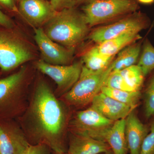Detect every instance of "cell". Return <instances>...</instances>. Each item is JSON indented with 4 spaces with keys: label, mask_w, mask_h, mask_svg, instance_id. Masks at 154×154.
<instances>
[{
    "label": "cell",
    "mask_w": 154,
    "mask_h": 154,
    "mask_svg": "<svg viewBox=\"0 0 154 154\" xmlns=\"http://www.w3.org/2000/svg\"><path fill=\"white\" fill-rule=\"evenodd\" d=\"M125 119L114 122L111 126L101 131L96 139L106 143L113 154H126L128 147L125 131Z\"/></svg>",
    "instance_id": "cell-16"
},
{
    "label": "cell",
    "mask_w": 154,
    "mask_h": 154,
    "mask_svg": "<svg viewBox=\"0 0 154 154\" xmlns=\"http://www.w3.org/2000/svg\"><path fill=\"white\" fill-rule=\"evenodd\" d=\"M0 25L8 28H13L15 26V23L8 15L5 14L0 8Z\"/></svg>",
    "instance_id": "cell-28"
},
{
    "label": "cell",
    "mask_w": 154,
    "mask_h": 154,
    "mask_svg": "<svg viewBox=\"0 0 154 154\" xmlns=\"http://www.w3.org/2000/svg\"><path fill=\"white\" fill-rule=\"evenodd\" d=\"M137 2L142 5H151L154 3V0H137Z\"/></svg>",
    "instance_id": "cell-31"
},
{
    "label": "cell",
    "mask_w": 154,
    "mask_h": 154,
    "mask_svg": "<svg viewBox=\"0 0 154 154\" xmlns=\"http://www.w3.org/2000/svg\"><path fill=\"white\" fill-rule=\"evenodd\" d=\"M139 154H154V119L151 122L149 132L144 140Z\"/></svg>",
    "instance_id": "cell-25"
},
{
    "label": "cell",
    "mask_w": 154,
    "mask_h": 154,
    "mask_svg": "<svg viewBox=\"0 0 154 154\" xmlns=\"http://www.w3.org/2000/svg\"><path fill=\"white\" fill-rule=\"evenodd\" d=\"M30 145L14 119H0V154H22Z\"/></svg>",
    "instance_id": "cell-10"
},
{
    "label": "cell",
    "mask_w": 154,
    "mask_h": 154,
    "mask_svg": "<svg viewBox=\"0 0 154 154\" xmlns=\"http://www.w3.org/2000/svg\"><path fill=\"white\" fill-rule=\"evenodd\" d=\"M114 122L105 118L91 107L77 112L72 121V132L96 139L99 134L111 126Z\"/></svg>",
    "instance_id": "cell-11"
},
{
    "label": "cell",
    "mask_w": 154,
    "mask_h": 154,
    "mask_svg": "<svg viewBox=\"0 0 154 154\" xmlns=\"http://www.w3.org/2000/svg\"><path fill=\"white\" fill-rule=\"evenodd\" d=\"M137 65L146 76L154 70V47L148 38H144Z\"/></svg>",
    "instance_id": "cell-21"
},
{
    "label": "cell",
    "mask_w": 154,
    "mask_h": 154,
    "mask_svg": "<svg viewBox=\"0 0 154 154\" xmlns=\"http://www.w3.org/2000/svg\"><path fill=\"white\" fill-rule=\"evenodd\" d=\"M34 39L40 51L41 60L45 62L54 65H68L71 63L74 50L53 41L43 28H34Z\"/></svg>",
    "instance_id": "cell-9"
},
{
    "label": "cell",
    "mask_w": 154,
    "mask_h": 154,
    "mask_svg": "<svg viewBox=\"0 0 154 154\" xmlns=\"http://www.w3.org/2000/svg\"><path fill=\"white\" fill-rule=\"evenodd\" d=\"M70 0H51L50 3L56 11H58L68 8Z\"/></svg>",
    "instance_id": "cell-29"
},
{
    "label": "cell",
    "mask_w": 154,
    "mask_h": 154,
    "mask_svg": "<svg viewBox=\"0 0 154 154\" xmlns=\"http://www.w3.org/2000/svg\"><path fill=\"white\" fill-rule=\"evenodd\" d=\"M2 73V71L1 70V69H0V75L1 74V73Z\"/></svg>",
    "instance_id": "cell-33"
},
{
    "label": "cell",
    "mask_w": 154,
    "mask_h": 154,
    "mask_svg": "<svg viewBox=\"0 0 154 154\" xmlns=\"http://www.w3.org/2000/svg\"><path fill=\"white\" fill-rule=\"evenodd\" d=\"M26 68L0 79V119H14L20 114Z\"/></svg>",
    "instance_id": "cell-6"
},
{
    "label": "cell",
    "mask_w": 154,
    "mask_h": 154,
    "mask_svg": "<svg viewBox=\"0 0 154 154\" xmlns=\"http://www.w3.org/2000/svg\"><path fill=\"white\" fill-rule=\"evenodd\" d=\"M144 39L140 40L127 46L118 53L117 57L113 61V71L122 70L136 65L141 51Z\"/></svg>",
    "instance_id": "cell-18"
},
{
    "label": "cell",
    "mask_w": 154,
    "mask_h": 154,
    "mask_svg": "<svg viewBox=\"0 0 154 154\" xmlns=\"http://www.w3.org/2000/svg\"><path fill=\"white\" fill-rule=\"evenodd\" d=\"M91 107L105 118L113 121L126 118L134 109L102 92L94 97Z\"/></svg>",
    "instance_id": "cell-13"
},
{
    "label": "cell",
    "mask_w": 154,
    "mask_h": 154,
    "mask_svg": "<svg viewBox=\"0 0 154 154\" xmlns=\"http://www.w3.org/2000/svg\"><path fill=\"white\" fill-rule=\"evenodd\" d=\"M127 85L133 91H141L145 76L137 65L119 71Z\"/></svg>",
    "instance_id": "cell-22"
},
{
    "label": "cell",
    "mask_w": 154,
    "mask_h": 154,
    "mask_svg": "<svg viewBox=\"0 0 154 154\" xmlns=\"http://www.w3.org/2000/svg\"><path fill=\"white\" fill-rule=\"evenodd\" d=\"M139 9L137 0H90L82 11L91 27L115 22Z\"/></svg>",
    "instance_id": "cell-3"
},
{
    "label": "cell",
    "mask_w": 154,
    "mask_h": 154,
    "mask_svg": "<svg viewBox=\"0 0 154 154\" xmlns=\"http://www.w3.org/2000/svg\"><path fill=\"white\" fill-rule=\"evenodd\" d=\"M19 14L34 28H42L57 11L47 0H19Z\"/></svg>",
    "instance_id": "cell-12"
},
{
    "label": "cell",
    "mask_w": 154,
    "mask_h": 154,
    "mask_svg": "<svg viewBox=\"0 0 154 154\" xmlns=\"http://www.w3.org/2000/svg\"><path fill=\"white\" fill-rule=\"evenodd\" d=\"M144 111L145 117H154V73L149 79L143 95Z\"/></svg>",
    "instance_id": "cell-23"
},
{
    "label": "cell",
    "mask_w": 154,
    "mask_h": 154,
    "mask_svg": "<svg viewBox=\"0 0 154 154\" xmlns=\"http://www.w3.org/2000/svg\"><path fill=\"white\" fill-rule=\"evenodd\" d=\"M101 92L133 109L137 106L141 96V91H122L105 86L102 88Z\"/></svg>",
    "instance_id": "cell-20"
},
{
    "label": "cell",
    "mask_w": 154,
    "mask_h": 154,
    "mask_svg": "<svg viewBox=\"0 0 154 154\" xmlns=\"http://www.w3.org/2000/svg\"><path fill=\"white\" fill-rule=\"evenodd\" d=\"M44 26L45 33L50 39L74 50L90 33L84 13L77 8L57 11Z\"/></svg>",
    "instance_id": "cell-2"
},
{
    "label": "cell",
    "mask_w": 154,
    "mask_h": 154,
    "mask_svg": "<svg viewBox=\"0 0 154 154\" xmlns=\"http://www.w3.org/2000/svg\"><path fill=\"white\" fill-rule=\"evenodd\" d=\"M51 149L44 143L30 144L22 154H52Z\"/></svg>",
    "instance_id": "cell-26"
},
{
    "label": "cell",
    "mask_w": 154,
    "mask_h": 154,
    "mask_svg": "<svg viewBox=\"0 0 154 154\" xmlns=\"http://www.w3.org/2000/svg\"><path fill=\"white\" fill-rule=\"evenodd\" d=\"M90 0H70L68 8H77L82 4H85Z\"/></svg>",
    "instance_id": "cell-30"
},
{
    "label": "cell",
    "mask_w": 154,
    "mask_h": 154,
    "mask_svg": "<svg viewBox=\"0 0 154 154\" xmlns=\"http://www.w3.org/2000/svg\"><path fill=\"white\" fill-rule=\"evenodd\" d=\"M112 71L113 62L107 68L100 71H91L83 66L79 79L63 96L64 100L69 105L78 107L91 103L105 86L107 78Z\"/></svg>",
    "instance_id": "cell-4"
},
{
    "label": "cell",
    "mask_w": 154,
    "mask_h": 154,
    "mask_svg": "<svg viewBox=\"0 0 154 154\" xmlns=\"http://www.w3.org/2000/svg\"><path fill=\"white\" fill-rule=\"evenodd\" d=\"M112 23L95 28L87 37L98 44L125 33H139L151 24L146 14L138 11Z\"/></svg>",
    "instance_id": "cell-7"
},
{
    "label": "cell",
    "mask_w": 154,
    "mask_h": 154,
    "mask_svg": "<svg viewBox=\"0 0 154 154\" xmlns=\"http://www.w3.org/2000/svg\"><path fill=\"white\" fill-rule=\"evenodd\" d=\"M142 38L139 33H125L97 45L96 47L102 55L114 57L130 45L139 41Z\"/></svg>",
    "instance_id": "cell-17"
},
{
    "label": "cell",
    "mask_w": 154,
    "mask_h": 154,
    "mask_svg": "<svg viewBox=\"0 0 154 154\" xmlns=\"http://www.w3.org/2000/svg\"><path fill=\"white\" fill-rule=\"evenodd\" d=\"M33 54L15 28L0 25V69L8 72L31 60Z\"/></svg>",
    "instance_id": "cell-5"
},
{
    "label": "cell",
    "mask_w": 154,
    "mask_h": 154,
    "mask_svg": "<svg viewBox=\"0 0 154 154\" xmlns=\"http://www.w3.org/2000/svg\"><path fill=\"white\" fill-rule=\"evenodd\" d=\"M114 57L102 55L96 46L85 52L82 56L83 66L91 71L97 72L107 68L114 59Z\"/></svg>",
    "instance_id": "cell-19"
},
{
    "label": "cell",
    "mask_w": 154,
    "mask_h": 154,
    "mask_svg": "<svg viewBox=\"0 0 154 154\" xmlns=\"http://www.w3.org/2000/svg\"><path fill=\"white\" fill-rule=\"evenodd\" d=\"M105 87L122 91H133L127 85L119 71H113L107 78Z\"/></svg>",
    "instance_id": "cell-24"
},
{
    "label": "cell",
    "mask_w": 154,
    "mask_h": 154,
    "mask_svg": "<svg viewBox=\"0 0 154 154\" xmlns=\"http://www.w3.org/2000/svg\"><path fill=\"white\" fill-rule=\"evenodd\" d=\"M109 145L103 141L85 135L73 133L69 137V154H100L108 153Z\"/></svg>",
    "instance_id": "cell-15"
},
{
    "label": "cell",
    "mask_w": 154,
    "mask_h": 154,
    "mask_svg": "<svg viewBox=\"0 0 154 154\" xmlns=\"http://www.w3.org/2000/svg\"><path fill=\"white\" fill-rule=\"evenodd\" d=\"M19 119L20 127L32 144L44 143L52 152H66V110L45 81L37 83L27 110Z\"/></svg>",
    "instance_id": "cell-1"
},
{
    "label": "cell",
    "mask_w": 154,
    "mask_h": 154,
    "mask_svg": "<svg viewBox=\"0 0 154 154\" xmlns=\"http://www.w3.org/2000/svg\"><path fill=\"white\" fill-rule=\"evenodd\" d=\"M150 127L143 124L137 114L131 111L125 118V135L130 154H139L145 138Z\"/></svg>",
    "instance_id": "cell-14"
},
{
    "label": "cell",
    "mask_w": 154,
    "mask_h": 154,
    "mask_svg": "<svg viewBox=\"0 0 154 154\" xmlns=\"http://www.w3.org/2000/svg\"><path fill=\"white\" fill-rule=\"evenodd\" d=\"M0 8L11 14H19L17 0H0Z\"/></svg>",
    "instance_id": "cell-27"
},
{
    "label": "cell",
    "mask_w": 154,
    "mask_h": 154,
    "mask_svg": "<svg viewBox=\"0 0 154 154\" xmlns=\"http://www.w3.org/2000/svg\"><path fill=\"white\" fill-rule=\"evenodd\" d=\"M52 154H69L68 153L66 152H53Z\"/></svg>",
    "instance_id": "cell-32"
},
{
    "label": "cell",
    "mask_w": 154,
    "mask_h": 154,
    "mask_svg": "<svg viewBox=\"0 0 154 154\" xmlns=\"http://www.w3.org/2000/svg\"><path fill=\"white\" fill-rule=\"evenodd\" d=\"M83 66L82 61L68 65H54L41 59L36 63L39 71L51 78L57 84V97L63 96L74 85L79 79Z\"/></svg>",
    "instance_id": "cell-8"
}]
</instances>
